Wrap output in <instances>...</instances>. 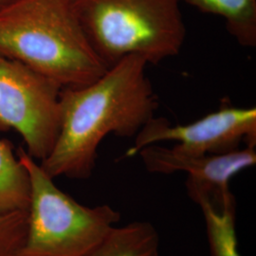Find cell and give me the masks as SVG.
Returning <instances> with one entry per match:
<instances>
[{"label": "cell", "instance_id": "6da1fadb", "mask_svg": "<svg viewBox=\"0 0 256 256\" xmlns=\"http://www.w3.org/2000/svg\"><path fill=\"white\" fill-rule=\"evenodd\" d=\"M148 63L131 55L108 68L94 82L60 93V130L40 166L55 180H88L98 147L110 134L135 137L154 117L158 102L146 76Z\"/></svg>", "mask_w": 256, "mask_h": 256}, {"label": "cell", "instance_id": "7a4b0ae2", "mask_svg": "<svg viewBox=\"0 0 256 256\" xmlns=\"http://www.w3.org/2000/svg\"><path fill=\"white\" fill-rule=\"evenodd\" d=\"M0 54L63 88L86 86L108 68L92 46L72 0H14L0 9Z\"/></svg>", "mask_w": 256, "mask_h": 256}, {"label": "cell", "instance_id": "3957f363", "mask_svg": "<svg viewBox=\"0 0 256 256\" xmlns=\"http://www.w3.org/2000/svg\"><path fill=\"white\" fill-rule=\"evenodd\" d=\"M182 0H72L92 46L108 66L128 56L158 64L178 54L186 27Z\"/></svg>", "mask_w": 256, "mask_h": 256}, {"label": "cell", "instance_id": "277c9868", "mask_svg": "<svg viewBox=\"0 0 256 256\" xmlns=\"http://www.w3.org/2000/svg\"><path fill=\"white\" fill-rule=\"evenodd\" d=\"M16 155L30 180L27 236L18 256H90L119 222V212L108 204L76 202L24 148Z\"/></svg>", "mask_w": 256, "mask_h": 256}, {"label": "cell", "instance_id": "5b68a950", "mask_svg": "<svg viewBox=\"0 0 256 256\" xmlns=\"http://www.w3.org/2000/svg\"><path fill=\"white\" fill-rule=\"evenodd\" d=\"M62 88L26 64L0 54V132L16 130L36 160L46 158L58 137Z\"/></svg>", "mask_w": 256, "mask_h": 256}, {"label": "cell", "instance_id": "8992f818", "mask_svg": "<svg viewBox=\"0 0 256 256\" xmlns=\"http://www.w3.org/2000/svg\"><path fill=\"white\" fill-rule=\"evenodd\" d=\"M174 142L176 148L194 155H218L256 146V108H234L230 104L188 124H172L164 117H153L137 135L126 153L132 158L144 147Z\"/></svg>", "mask_w": 256, "mask_h": 256}, {"label": "cell", "instance_id": "52a82bcc", "mask_svg": "<svg viewBox=\"0 0 256 256\" xmlns=\"http://www.w3.org/2000/svg\"><path fill=\"white\" fill-rule=\"evenodd\" d=\"M140 156L148 172L169 174H187L186 189L204 192L216 202L234 194L230 180L256 164V147L246 146L218 155H194L172 147L152 144L142 149Z\"/></svg>", "mask_w": 256, "mask_h": 256}, {"label": "cell", "instance_id": "ba28073f", "mask_svg": "<svg viewBox=\"0 0 256 256\" xmlns=\"http://www.w3.org/2000/svg\"><path fill=\"white\" fill-rule=\"evenodd\" d=\"M187 192L202 209L210 256H242L238 250L234 196L224 202H214L204 192Z\"/></svg>", "mask_w": 256, "mask_h": 256}, {"label": "cell", "instance_id": "9c48e42d", "mask_svg": "<svg viewBox=\"0 0 256 256\" xmlns=\"http://www.w3.org/2000/svg\"><path fill=\"white\" fill-rule=\"evenodd\" d=\"M88 256H160V236L147 221L115 226Z\"/></svg>", "mask_w": 256, "mask_h": 256}, {"label": "cell", "instance_id": "30bf717a", "mask_svg": "<svg viewBox=\"0 0 256 256\" xmlns=\"http://www.w3.org/2000/svg\"><path fill=\"white\" fill-rule=\"evenodd\" d=\"M30 180L8 140L0 138V212L28 210Z\"/></svg>", "mask_w": 256, "mask_h": 256}, {"label": "cell", "instance_id": "8fae6325", "mask_svg": "<svg viewBox=\"0 0 256 256\" xmlns=\"http://www.w3.org/2000/svg\"><path fill=\"white\" fill-rule=\"evenodd\" d=\"M202 12L225 19L230 34L241 46H256V0H182Z\"/></svg>", "mask_w": 256, "mask_h": 256}, {"label": "cell", "instance_id": "7c38bea8", "mask_svg": "<svg viewBox=\"0 0 256 256\" xmlns=\"http://www.w3.org/2000/svg\"><path fill=\"white\" fill-rule=\"evenodd\" d=\"M28 210L0 212V256H18L27 236Z\"/></svg>", "mask_w": 256, "mask_h": 256}, {"label": "cell", "instance_id": "4fadbf2b", "mask_svg": "<svg viewBox=\"0 0 256 256\" xmlns=\"http://www.w3.org/2000/svg\"><path fill=\"white\" fill-rule=\"evenodd\" d=\"M14 0H0V9H2L3 7H5L6 5L10 4V2H12Z\"/></svg>", "mask_w": 256, "mask_h": 256}]
</instances>
